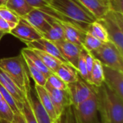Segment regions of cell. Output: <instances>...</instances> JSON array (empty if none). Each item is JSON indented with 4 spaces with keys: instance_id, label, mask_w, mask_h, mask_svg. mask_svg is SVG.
Listing matches in <instances>:
<instances>
[{
    "instance_id": "d6986e66",
    "label": "cell",
    "mask_w": 123,
    "mask_h": 123,
    "mask_svg": "<svg viewBox=\"0 0 123 123\" xmlns=\"http://www.w3.org/2000/svg\"><path fill=\"white\" fill-rule=\"evenodd\" d=\"M54 74L67 84L76 81L79 77L77 69L68 63H61Z\"/></svg>"
},
{
    "instance_id": "5bb4252c",
    "label": "cell",
    "mask_w": 123,
    "mask_h": 123,
    "mask_svg": "<svg viewBox=\"0 0 123 123\" xmlns=\"http://www.w3.org/2000/svg\"><path fill=\"white\" fill-rule=\"evenodd\" d=\"M32 112L37 123H53L48 112L41 105L37 93L32 86L26 94Z\"/></svg>"
},
{
    "instance_id": "836d02e7",
    "label": "cell",
    "mask_w": 123,
    "mask_h": 123,
    "mask_svg": "<svg viewBox=\"0 0 123 123\" xmlns=\"http://www.w3.org/2000/svg\"><path fill=\"white\" fill-rule=\"evenodd\" d=\"M0 93L1 94V96L3 97L4 99L6 102V103L9 105V106L11 107L12 110L13 111L14 114L15 113H18L19 112H21L19 109V107H17V105L16 103V102L14 101V98L12 97V95L9 93V92L4 89L3 87V86L0 84Z\"/></svg>"
},
{
    "instance_id": "8d00e7d4",
    "label": "cell",
    "mask_w": 123,
    "mask_h": 123,
    "mask_svg": "<svg viewBox=\"0 0 123 123\" xmlns=\"http://www.w3.org/2000/svg\"><path fill=\"white\" fill-rule=\"evenodd\" d=\"M13 28H14V27L11 24L8 23L5 20H4L1 18H0V30L1 31H2L4 33L7 34V33H9L10 31Z\"/></svg>"
},
{
    "instance_id": "603a6c76",
    "label": "cell",
    "mask_w": 123,
    "mask_h": 123,
    "mask_svg": "<svg viewBox=\"0 0 123 123\" xmlns=\"http://www.w3.org/2000/svg\"><path fill=\"white\" fill-rule=\"evenodd\" d=\"M6 6L16 13L19 17H23L32 9L25 0H8Z\"/></svg>"
},
{
    "instance_id": "7c38bea8",
    "label": "cell",
    "mask_w": 123,
    "mask_h": 123,
    "mask_svg": "<svg viewBox=\"0 0 123 123\" xmlns=\"http://www.w3.org/2000/svg\"><path fill=\"white\" fill-rule=\"evenodd\" d=\"M57 21L63 30L65 40L83 48L86 31L74 23L59 19Z\"/></svg>"
},
{
    "instance_id": "7bdbcfd3",
    "label": "cell",
    "mask_w": 123,
    "mask_h": 123,
    "mask_svg": "<svg viewBox=\"0 0 123 123\" xmlns=\"http://www.w3.org/2000/svg\"><path fill=\"white\" fill-rule=\"evenodd\" d=\"M106 1H107L108 2V4H109V2H110V0H106Z\"/></svg>"
},
{
    "instance_id": "f546056e",
    "label": "cell",
    "mask_w": 123,
    "mask_h": 123,
    "mask_svg": "<svg viewBox=\"0 0 123 123\" xmlns=\"http://www.w3.org/2000/svg\"><path fill=\"white\" fill-rule=\"evenodd\" d=\"M14 112L11 107L4 99L0 93V120H4L9 122L13 121Z\"/></svg>"
},
{
    "instance_id": "cb8c5ba5",
    "label": "cell",
    "mask_w": 123,
    "mask_h": 123,
    "mask_svg": "<svg viewBox=\"0 0 123 123\" xmlns=\"http://www.w3.org/2000/svg\"><path fill=\"white\" fill-rule=\"evenodd\" d=\"M32 50L38 55V57L43 61L44 65L53 74L56 71V70L60 66V65L63 63L58 58H55L54 56L48 53H46L40 50H36V49H32Z\"/></svg>"
},
{
    "instance_id": "d4e9b609",
    "label": "cell",
    "mask_w": 123,
    "mask_h": 123,
    "mask_svg": "<svg viewBox=\"0 0 123 123\" xmlns=\"http://www.w3.org/2000/svg\"><path fill=\"white\" fill-rule=\"evenodd\" d=\"M25 61V63H26V66L27 67V69H28V71H29V74H30V76L32 77V79L34 80L35 81V84H38L40 86H44L45 83H46V81H47V79L45 78V76L41 73V71L31 62L30 60H29L26 57H24L22 56Z\"/></svg>"
},
{
    "instance_id": "277c9868",
    "label": "cell",
    "mask_w": 123,
    "mask_h": 123,
    "mask_svg": "<svg viewBox=\"0 0 123 123\" xmlns=\"http://www.w3.org/2000/svg\"><path fill=\"white\" fill-rule=\"evenodd\" d=\"M97 20L105 28L109 41L123 53V13L110 9Z\"/></svg>"
},
{
    "instance_id": "83f0119b",
    "label": "cell",
    "mask_w": 123,
    "mask_h": 123,
    "mask_svg": "<svg viewBox=\"0 0 123 123\" xmlns=\"http://www.w3.org/2000/svg\"><path fill=\"white\" fill-rule=\"evenodd\" d=\"M102 42H101L99 39H97L95 36H94L89 32H86L83 48L86 50L88 52H92L98 48H99L102 45Z\"/></svg>"
},
{
    "instance_id": "f1b7e54d",
    "label": "cell",
    "mask_w": 123,
    "mask_h": 123,
    "mask_svg": "<svg viewBox=\"0 0 123 123\" xmlns=\"http://www.w3.org/2000/svg\"><path fill=\"white\" fill-rule=\"evenodd\" d=\"M0 18L11 24L14 28V27L19 22L20 17L6 6H3L0 7Z\"/></svg>"
},
{
    "instance_id": "9a60e30c",
    "label": "cell",
    "mask_w": 123,
    "mask_h": 123,
    "mask_svg": "<svg viewBox=\"0 0 123 123\" xmlns=\"http://www.w3.org/2000/svg\"><path fill=\"white\" fill-rule=\"evenodd\" d=\"M22 18L25 19L32 27H34L42 37L50 27L46 14L38 9H32Z\"/></svg>"
},
{
    "instance_id": "60d3db41",
    "label": "cell",
    "mask_w": 123,
    "mask_h": 123,
    "mask_svg": "<svg viewBox=\"0 0 123 123\" xmlns=\"http://www.w3.org/2000/svg\"><path fill=\"white\" fill-rule=\"evenodd\" d=\"M5 34H6V33H4V32H2V31L0 30V40H1V39L2 38V37H3Z\"/></svg>"
},
{
    "instance_id": "7402d4cb",
    "label": "cell",
    "mask_w": 123,
    "mask_h": 123,
    "mask_svg": "<svg viewBox=\"0 0 123 123\" xmlns=\"http://www.w3.org/2000/svg\"><path fill=\"white\" fill-rule=\"evenodd\" d=\"M105 82L103 65L96 58H94L93 67L90 74L89 84L95 87L101 86Z\"/></svg>"
},
{
    "instance_id": "484cf974",
    "label": "cell",
    "mask_w": 123,
    "mask_h": 123,
    "mask_svg": "<svg viewBox=\"0 0 123 123\" xmlns=\"http://www.w3.org/2000/svg\"><path fill=\"white\" fill-rule=\"evenodd\" d=\"M86 32L92 33L102 43H107L109 41L108 35L105 28L98 20L89 25L87 27Z\"/></svg>"
},
{
    "instance_id": "52a82bcc",
    "label": "cell",
    "mask_w": 123,
    "mask_h": 123,
    "mask_svg": "<svg viewBox=\"0 0 123 123\" xmlns=\"http://www.w3.org/2000/svg\"><path fill=\"white\" fill-rule=\"evenodd\" d=\"M94 86L84 81L80 76L75 82L68 84L71 105L74 107L87 99L94 92Z\"/></svg>"
},
{
    "instance_id": "ee69618b",
    "label": "cell",
    "mask_w": 123,
    "mask_h": 123,
    "mask_svg": "<svg viewBox=\"0 0 123 123\" xmlns=\"http://www.w3.org/2000/svg\"></svg>"
},
{
    "instance_id": "ab89813d",
    "label": "cell",
    "mask_w": 123,
    "mask_h": 123,
    "mask_svg": "<svg viewBox=\"0 0 123 123\" xmlns=\"http://www.w3.org/2000/svg\"><path fill=\"white\" fill-rule=\"evenodd\" d=\"M0 123H12V122H9V121L4 120H0Z\"/></svg>"
},
{
    "instance_id": "ba28073f",
    "label": "cell",
    "mask_w": 123,
    "mask_h": 123,
    "mask_svg": "<svg viewBox=\"0 0 123 123\" xmlns=\"http://www.w3.org/2000/svg\"><path fill=\"white\" fill-rule=\"evenodd\" d=\"M44 87L47 90L50 98L51 99L52 104L54 107L55 112L58 117L61 116L64 110L71 105V101L70 95L67 90H61L52 87L47 82L45 83Z\"/></svg>"
},
{
    "instance_id": "74e56055",
    "label": "cell",
    "mask_w": 123,
    "mask_h": 123,
    "mask_svg": "<svg viewBox=\"0 0 123 123\" xmlns=\"http://www.w3.org/2000/svg\"><path fill=\"white\" fill-rule=\"evenodd\" d=\"M13 123H27L26 120L21 112L18 113L14 114V117H13Z\"/></svg>"
},
{
    "instance_id": "e575fe53",
    "label": "cell",
    "mask_w": 123,
    "mask_h": 123,
    "mask_svg": "<svg viewBox=\"0 0 123 123\" xmlns=\"http://www.w3.org/2000/svg\"><path fill=\"white\" fill-rule=\"evenodd\" d=\"M33 9H41L49 5L50 0H25Z\"/></svg>"
},
{
    "instance_id": "d590c367",
    "label": "cell",
    "mask_w": 123,
    "mask_h": 123,
    "mask_svg": "<svg viewBox=\"0 0 123 123\" xmlns=\"http://www.w3.org/2000/svg\"><path fill=\"white\" fill-rule=\"evenodd\" d=\"M109 5L111 10L123 13V0H110Z\"/></svg>"
},
{
    "instance_id": "7a4b0ae2",
    "label": "cell",
    "mask_w": 123,
    "mask_h": 123,
    "mask_svg": "<svg viewBox=\"0 0 123 123\" xmlns=\"http://www.w3.org/2000/svg\"><path fill=\"white\" fill-rule=\"evenodd\" d=\"M49 6L86 32L88 26L97 20L79 0H50Z\"/></svg>"
},
{
    "instance_id": "f35d334b",
    "label": "cell",
    "mask_w": 123,
    "mask_h": 123,
    "mask_svg": "<svg viewBox=\"0 0 123 123\" xmlns=\"http://www.w3.org/2000/svg\"><path fill=\"white\" fill-rule=\"evenodd\" d=\"M8 0H0V7L3 6H6Z\"/></svg>"
},
{
    "instance_id": "1f68e13d",
    "label": "cell",
    "mask_w": 123,
    "mask_h": 123,
    "mask_svg": "<svg viewBox=\"0 0 123 123\" xmlns=\"http://www.w3.org/2000/svg\"><path fill=\"white\" fill-rule=\"evenodd\" d=\"M21 112L22 113L27 123H37L27 97L22 103V108L21 110Z\"/></svg>"
},
{
    "instance_id": "8fae6325",
    "label": "cell",
    "mask_w": 123,
    "mask_h": 123,
    "mask_svg": "<svg viewBox=\"0 0 123 123\" xmlns=\"http://www.w3.org/2000/svg\"><path fill=\"white\" fill-rule=\"evenodd\" d=\"M54 43L65 60L77 69L81 50L83 48L68 42L66 40L55 42Z\"/></svg>"
},
{
    "instance_id": "44dd1931",
    "label": "cell",
    "mask_w": 123,
    "mask_h": 123,
    "mask_svg": "<svg viewBox=\"0 0 123 123\" xmlns=\"http://www.w3.org/2000/svg\"><path fill=\"white\" fill-rule=\"evenodd\" d=\"M21 55L30 60L31 62L41 71V73L45 76L46 79L52 74V72L44 65L43 61L40 60L38 55L33 51L32 49L29 48H25L22 50Z\"/></svg>"
},
{
    "instance_id": "9c48e42d",
    "label": "cell",
    "mask_w": 123,
    "mask_h": 123,
    "mask_svg": "<svg viewBox=\"0 0 123 123\" xmlns=\"http://www.w3.org/2000/svg\"><path fill=\"white\" fill-rule=\"evenodd\" d=\"M9 33L19 38L25 43H30L43 37L34 27H32L25 19L22 17L19 18V22Z\"/></svg>"
},
{
    "instance_id": "30bf717a",
    "label": "cell",
    "mask_w": 123,
    "mask_h": 123,
    "mask_svg": "<svg viewBox=\"0 0 123 123\" xmlns=\"http://www.w3.org/2000/svg\"><path fill=\"white\" fill-rule=\"evenodd\" d=\"M105 84L123 99V71L103 66Z\"/></svg>"
},
{
    "instance_id": "4dcf8cb0",
    "label": "cell",
    "mask_w": 123,
    "mask_h": 123,
    "mask_svg": "<svg viewBox=\"0 0 123 123\" xmlns=\"http://www.w3.org/2000/svg\"><path fill=\"white\" fill-rule=\"evenodd\" d=\"M77 71H78L79 76L84 81H85L86 82H87L89 84V76H88L86 61H85V49L84 48L81 50L79 63H78V66H77Z\"/></svg>"
},
{
    "instance_id": "3957f363",
    "label": "cell",
    "mask_w": 123,
    "mask_h": 123,
    "mask_svg": "<svg viewBox=\"0 0 123 123\" xmlns=\"http://www.w3.org/2000/svg\"><path fill=\"white\" fill-rule=\"evenodd\" d=\"M0 68L14 80L25 94H27L31 87L30 74L21 54L15 57L0 59Z\"/></svg>"
},
{
    "instance_id": "ffe728a7",
    "label": "cell",
    "mask_w": 123,
    "mask_h": 123,
    "mask_svg": "<svg viewBox=\"0 0 123 123\" xmlns=\"http://www.w3.org/2000/svg\"><path fill=\"white\" fill-rule=\"evenodd\" d=\"M47 19L50 25V29L43 35V37L51 42H58L65 40L63 30L57 19L46 14Z\"/></svg>"
},
{
    "instance_id": "ac0fdd59",
    "label": "cell",
    "mask_w": 123,
    "mask_h": 123,
    "mask_svg": "<svg viewBox=\"0 0 123 123\" xmlns=\"http://www.w3.org/2000/svg\"><path fill=\"white\" fill-rule=\"evenodd\" d=\"M34 88H35L37 95L40 99L41 105H43V107H44L45 111L48 112L51 120L54 123L58 117H57V115L55 112L53 105L52 104L51 99L50 98V96H49L47 90L45 89V88L44 86H40L36 84H35Z\"/></svg>"
},
{
    "instance_id": "8992f818",
    "label": "cell",
    "mask_w": 123,
    "mask_h": 123,
    "mask_svg": "<svg viewBox=\"0 0 123 123\" xmlns=\"http://www.w3.org/2000/svg\"><path fill=\"white\" fill-rule=\"evenodd\" d=\"M75 109L80 123H99L97 117L99 112L98 97L95 86L92 94Z\"/></svg>"
},
{
    "instance_id": "d6a6232c",
    "label": "cell",
    "mask_w": 123,
    "mask_h": 123,
    "mask_svg": "<svg viewBox=\"0 0 123 123\" xmlns=\"http://www.w3.org/2000/svg\"><path fill=\"white\" fill-rule=\"evenodd\" d=\"M46 82L55 89H61V90H67L68 89V84H66L56 74H55L53 73H52L47 78Z\"/></svg>"
},
{
    "instance_id": "5b68a950",
    "label": "cell",
    "mask_w": 123,
    "mask_h": 123,
    "mask_svg": "<svg viewBox=\"0 0 123 123\" xmlns=\"http://www.w3.org/2000/svg\"><path fill=\"white\" fill-rule=\"evenodd\" d=\"M90 53L103 66L123 71V53L110 41L103 43Z\"/></svg>"
},
{
    "instance_id": "6da1fadb",
    "label": "cell",
    "mask_w": 123,
    "mask_h": 123,
    "mask_svg": "<svg viewBox=\"0 0 123 123\" xmlns=\"http://www.w3.org/2000/svg\"><path fill=\"white\" fill-rule=\"evenodd\" d=\"M103 123H123V99L105 83L95 87Z\"/></svg>"
},
{
    "instance_id": "b9f144b4",
    "label": "cell",
    "mask_w": 123,
    "mask_h": 123,
    "mask_svg": "<svg viewBox=\"0 0 123 123\" xmlns=\"http://www.w3.org/2000/svg\"><path fill=\"white\" fill-rule=\"evenodd\" d=\"M53 123H59V120H58V119H57V120H55V121Z\"/></svg>"
},
{
    "instance_id": "e0dca14e",
    "label": "cell",
    "mask_w": 123,
    "mask_h": 123,
    "mask_svg": "<svg viewBox=\"0 0 123 123\" xmlns=\"http://www.w3.org/2000/svg\"><path fill=\"white\" fill-rule=\"evenodd\" d=\"M97 19H101L110 9L106 0H79Z\"/></svg>"
},
{
    "instance_id": "4316f807",
    "label": "cell",
    "mask_w": 123,
    "mask_h": 123,
    "mask_svg": "<svg viewBox=\"0 0 123 123\" xmlns=\"http://www.w3.org/2000/svg\"><path fill=\"white\" fill-rule=\"evenodd\" d=\"M58 120L60 123H80L76 115V109L72 105L64 110L63 113L58 117Z\"/></svg>"
},
{
    "instance_id": "4fadbf2b",
    "label": "cell",
    "mask_w": 123,
    "mask_h": 123,
    "mask_svg": "<svg viewBox=\"0 0 123 123\" xmlns=\"http://www.w3.org/2000/svg\"><path fill=\"white\" fill-rule=\"evenodd\" d=\"M0 84L6 89L9 93L14 98L16 102L17 107L21 111L22 108V103L26 98L27 95L25 94L16 84L14 80L3 70L0 68Z\"/></svg>"
},
{
    "instance_id": "2e32d148",
    "label": "cell",
    "mask_w": 123,
    "mask_h": 123,
    "mask_svg": "<svg viewBox=\"0 0 123 123\" xmlns=\"http://www.w3.org/2000/svg\"><path fill=\"white\" fill-rule=\"evenodd\" d=\"M27 45V48H31V49H36V50H40L41 51H43L46 53H48L55 58H58L59 61H61L62 63H68L65 58L63 57L61 53H60L59 50L55 45L53 42H51L48 40H46L43 37L30 42L25 43Z\"/></svg>"
}]
</instances>
